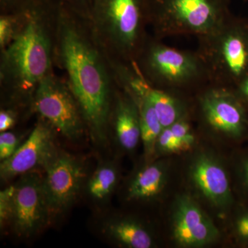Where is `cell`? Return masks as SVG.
Segmentation results:
<instances>
[{
	"instance_id": "1",
	"label": "cell",
	"mask_w": 248,
	"mask_h": 248,
	"mask_svg": "<svg viewBox=\"0 0 248 248\" xmlns=\"http://www.w3.org/2000/svg\"><path fill=\"white\" fill-rule=\"evenodd\" d=\"M60 48L68 86L83 118L93 138L104 141L110 115V89L102 58L86 36L68 23L62 24Z\"/></svg>"
},
{
	"instance_id": "2",
	"label": "cell",
	"mask_w": 248,
	"mask_h": 248,
	"mask_svg": "<svg viewBox=\"0 0 248 248\" xmlns=\"http://www.w3.org/2000/svg\"><path fill=\"white\" fill-rule=\"evenodd\" d=\"M49 0L18 5L22 25L3 54L1 75L22 92L36 89L50 68V43L43 17Z\"/></svg>"
},
{
	"instance_id": "3",
	"label": "cell",
	"mask_w": 248,
	"mask_h": 248,
	"mask_svg": "<svg viewBox=\"0 0 248 248\" xmlns=\"http://www.w3.org/2000/svg\"><path fill=\"white\" fill-rule=\"evenodd\" d=\"M135 62L143 77L159 89L194 95L210 84L206 67L197 50L172 48L157 38L146 41Z\"/></svg>"
},
{
	"instance_id": "4",
	"label": "cell",
	"mask_w": 248,
	"mask_h": 248,
	"mask_svg": "<svg viewBox=\"0 0 248 248\" xmlns=\"http://www.w3.org/2000/svg\"><path fill=\"white\" fill-rule=\"evenodd\" d=\"M197 52L210 84L233 89L248 74V29L229 16L215 30L198 37Z\"/></svg>"
},
{
	"instance_id": "5",
	"label": "cell",
	"mask_w": 248,
	"mask_h": 248,
	"mask_svg": "<svg viewBox=\"0 0 248 248\" xmlns=\"http://www.w3.org/2000/svg\"><path fill=\"white\" fill-rule=\"evenodd\" d=\"M231 0H149V23L156 38L202 37L231 16Z\"/></svg>"
},
{
	"instance_id": "6",
	"label": "cell",
	"mask_w": 248,
	"mask_h": 248,
	"mask_svg": "<svg viewBox=\"0 0 248 248\" xmlns=\"http://www.w3.org/2000/svg\"><path fill=\"white\" fill-rule=\"evenodd\" d=\"M91 6L114 48L135 62L147 40L144 26L149 23V0H93Z\"/></svg>"
},
{
	"instance_id": "7",
	"label": "cell",
	"mask_w": 248,
	"mask_h": 248,
	"mask_svg": "<svg viewBox=\"0 0 248 248\" xmlns=\"http://www.w3.org/2000/svg\"><path fill=\"white\" fill-rule=\"evenodd\" d=\"M192 116L207 133L223 139L239 140L248 129L244 105L231 89L205 85L193 95Z\"/></svg>"
},
{
	"instance_id": "8",
	"label": "cell",
	"mask_w": 248,
	"mask_h": 248,
	"mask_svg": "<svg viewBox=\"0 0 248 248\" xmlns=\"http://www.w3.org/2000/svg\"><path fill=\"white\" fill-rule=\"evenodd\" d=\"M34 108L66 138L77 140L82 134L84 118L76 98L68 86L50 73L36 88Z\"/></svg>"
},
{
	"instance_id": "9",
	"label": "cell",
	"mask_w": 248,
	"mask_h": 248,
	"mask_svg": "<svg viewBox=\"0 0 248 248\" xmlns=\"http://www.w3.org/2000/svg\"><path fill=\"white\" fill-rule=\"evenodd\" d=\"M194 193L218 213L226 212L234 202L226 166L213 152L200 150L191 158L187 169Z\"/></svg>"
},
{
	"instance_id": "10",
	"label": "cell",
	"mask_w": 248,
	"mask_h": 248,
	"mask_svg": "<svg viewBox=\"0 0 248 248\" xmlns=\"http://www.w3.org/2000/svg\"><path fill=\"white\" fill-rule=\"evenodd\" d=\"M171 236L180 248H202L218 241L220 232L193 196L178 195L171 209Z\"/></svg>"
},
{
	"instance_id": "11",
	"label": "cell",
	"mask_w": 248,
	"mask_h": 248,
	"mask_svg": "<svg viewBox=\"0 0 248 248\" xmlns=\"http://www.w3.org/2000/svg\"><path fill=\"white\" fill-rule=\"evenodd\" d=\"M44 171V190L51 217L64 212L76 201L86 172L80 160L63 152H58Z\"/></svg>"
},
{
	"instance_id": "12",
	"label": "cell",
	"mask_w": 248,
	"mask_h": 248,
	"mask_svg": "<svg viewBox=\"0 0 248 248\" xmlns=\"http://www.w3.org/2000/svg\"><path fill=\"white\" fill-rule=\"evenodd\" d=\"M120 73L124 89L146 97L164 128L192 113L193 95L153 86L141 74L135 62L130 66L121 67Z\"/></svg>"
},
{
	"instance_id": "13",
	"label": "cell",
	"mask_w": 248,
	"mask_h": 248,
	"mask_svg": "<svg viewBox=\"0 0 248 248\" xmlns=\"http://www.w3.org/2000/svg\"><path fill=\"white\" fill-rule=\"evenodd\" d=\"M15 186L14 213L11 226L21 237L40 231L50 218L44 190L43 176L34 171L21 176Z\"/></svg>"
},
{
	"instance_id": "14",
	"label": "cell",
	"mask_w": 248,
	"mask_h": 248,
	"mask_svg": "<svg viewBox=\"0 0 248 248\" xmlns=\"http://www.w3.org/2000/svg\"><path fill=\"white\" fill-rule=\"evenodd\" d=\"M58 152L53 127L45 121L39 122L17 151L1 161V179L9 181L38 169L44 170Z\"/></svg>"
},
{
	"instance_id": "15",
	"label": "cell",
	"mask_w": 248,
	"mask_h": 248,
	"mask_svg": "<svg viewBox=\"0 0 248 248\" xmlns=\"http://www.w3.org/2000/svg\"><path fill=\"white\" fill-rule=\"evenodd\" d=\"M169 170V162L165 159L153 161L139 170L127 187L128 200L148 202L157 198L167 186Z\"/></svg>"
},
{
	"instance_id": "16",
	"label": "cell",
	"mask_w": 248,
	"mask_h": 248,
	"mask_svg": "<svg viewBox=\"0 0 248 248\" xmlns=\"http://www.w3.org/2000/svg\"><path fill=\"white\" fill-rule=\"evenodd\" d=\"M114 128L121 148L125 151H134L141 140L140 111L135 99L125 89L116 99Z\"/></svg>"
},
{
	"instance_id": "17",
	"label": "cell",
	"mask_w": 248,
	"mask_h": 248,
	"mask_svg": "<svg viewBox=\"0 0 248 248\" xmlns=\"http://www.w3.org/2000/svg\"><path fill=\"white\" fill-rule=\"evenodd\" d=\"M104 232L122 247L152 248L155 246L151 232L141 222L130 217H122L107 221L104 225Z\"/></svg>"
},
{
	"instance_id": "18",
	"label": "cell",
	"mask_w": 248,
	"mask_h": 248,
	"mask_svg": "<svg viewBox=\"0 0 248 248\" xmlns=\"http://www.w3.org/2000/svg\"><path fill=\"white\" fill-rule=\"evenodd\" d=\"M128 93L138 104L141 124V141L146 158L150 159L155 154L156 141L164 127L154 108L146 97Z\"/></svg>"
},
{
	"instance_id": "19",
	"label": "cell",
	"mask_w": 248,
	"mask_h": 248,
	"mask_svg": "<svg viewBox=\"0 0 248 248\" xmlns=\"http://www.w3.org/2000/svg\"><path fill=\"white\" fill-rule=\"evenodd\" d=\"M117 181L118 172L115 166L112 164L102 165L90 178L88 192L94 200H105L115 190Z\"/></svg>"
},
{
	"instance_id": "20",
	"label": "cell",
	"mask_w": 248,
	"mask_h": 248,
	"mask_svg": "<svg viewBox=\"0 0 248 248\" xmlns=\"http://www.w3.org/2000/svg\"><path fill=\"white\" fill-rule=\"evenodd\" d=\"M188 150L170 127L163 129L155 146V154L170 155L187 153Z\"/></svg>"
},
{
	"instance_id": "21",
	"label": "cell",
	"mask_w": 248,
	"mask_h": 248,
	"mask_svg": "<svg viewBox=\"0 0 248 248\" xmlns=\"http://www.w3.org/2000/svg\"><path fill=\"white\" fill-rule=\"evenodd\" d=\"M15 186H10L0 192V225L4 228L11 225L14 213Z\"/></svg>"
},
{
	"instance_id": "22",
	"label": "cell",
	"mask_w": 248,
	"mask_h": 248,
	"mask_svg": "<svg viewBox=\"0 0 248 248\" xmlns=\"http://www.w3.org/2000/svg\"><path fill=\"white\" fill-rule=\"evenodd\" d=\"M20 139L12 132H1L0 134V159H9L20 146Z\"/></svg>"
},
{
	"instance_id": "23",
	"label": "cell",
	"mask_w": 248,
	"mask_h": 248,
	"mask_svg": "<svg viewBox=\"0 0 248 248\" xmlns=\"http://www.w3.org/2000/svg\"><path fill=\"white\" fill-rule=\"evenodd\" d=\"M232 231L239 242L248 245V210L241 212L235 217Z\"/></svg>"
},
{
	"instance_id": "24",
	"label": "cell",
	"mask_w": 248,
	"mask_h": 248,
	"mask_svg": "<svg viewBox=\"0 0 248 248\" xmlns=\"http://www.w3.org/2000/svg\"><path fill=\"white\" fill-rule=\"evenodd\" d=\"M14 22V16H3L0 18V45L3 48H6L14 38L16 32Z\"/></svg>"
},
{
	"instance_id": "25",
	"label": "cell",
	"mask_w": 248,
	"mask_h": 248,
	"mask_svg": "<svg viewBox=\"0 0 248 248\" xmlns=\"http://www.w3.org/2000/svg\"><path fill=\"white\" fill-rule=\"evenodd\" d=\"M231 90L243 104L248 103V74Z\"/></svg>"
},
{
	"instance_id": "26",
	"label": "cell",
	"mask_w": 248,
	"mask_h": 248,
	"mask_svg": "<svg viewBox=\"0 0 248 248\" xmlns=\"http://www.w3.org/2000/svg\"><path fill=\"white\" fill-rule=\"evenodd\" d=\"M16 123L14 113L10 110H1L0 112V131H8Z\"/></svg>"
},
{
	"instance_id": "27",
	"label": "cell",
	"mask_w": 248,
	"mask_h": 248,
	"mask_svg": "<svg viewBox=\"0 0 248 248\" xmlns=\"http://www.w3.org/2000/svg\"><path fill=\"white\" fill-rule=\"evenodd\" d=\"M239 174L241 184L248 190V156L240 164Z\"/></svg>"
},
{
	"instance_id": "28",
	"label": "cell",
	"mask_w": 248,
	"mask_h": 248,
	"mask_svg": "<svg viewBox=\"0 0 248 248\" xmlns=\"http://www.w3.org/2000/svg\"><path fill=\"white\" fill-rule=\"evenodd\" d=\"M87 1L88 0H56L58 4H60V6H63V4H79V3L81 4V3L85 2V1ZM91 4H92V3H91Z\"/></svg>"
},
{
	"instance_id": "29",
	"label": "cell",
	"mask_w": 248,
	"mask_h": 248,
	"mask_svg": "<svg viewBox=\"0 0 248 248\" xmlns=\"http://www.w3.org/2000/svg\"><path fill=\"white\" fill-rule=\"evenodd\" d=\"M26 0H1V3L5 6H11V5H14V6H17V5L22 4Z\"/></svg>"
}]
</instances>
